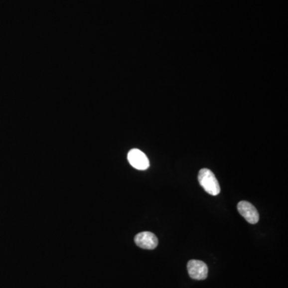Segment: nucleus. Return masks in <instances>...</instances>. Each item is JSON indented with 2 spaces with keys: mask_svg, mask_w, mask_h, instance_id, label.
Masks as SVG:
<instances>
[{
  "mask_svg": "<svg viewBox=\"0 0 288 288\" xmlns=\"http://www.w3.org/2000/svg\"><path fill=\"white\" fill-rule=\"evenodd\" d=\"M198 180L206 192L211 195H219L220 186L214 173L209 169L203 168L199 170Z\"/></svg>",
  "mask_w": 288,
  "mask_h": 288,
  "instance_id": "1",
  "label": "nucleus"
},
{
  "mask_svg": "<svg viewBox=\"0 0 288 288\" xmlns=\"http://www.w3.org/2000/svg\"><path fill=\"white\" fill-rule=\"evenodd\" d=\"M188 274L193 280H205L208 275L207 264L200 260H191L187 264Z\"/></svg>",
  "mask_w": 288,
  "mask_h": 288,
  "instance_id": "2",
  "label": "nucleus"
},
{
  "mask_svg": "<svg viewBox=\"0 0 288 288\" xmlns=\"http://www.w3.org/2000/svg\"><path fill=\"white\" fill-rule=\"evenodd\" d=\"M128 162L134 168L138 170H146L148 168L150 162L146 154L139 149H132L128 155Z\"/></svg>",
  "mask_w": 288,
  "mask_h": 288,
  "instance_id": "3",
  "label": "nucleus"
},
{
  "mask_svg": "<svg viewBox=\"0 0 288 288\" xmlns=\"http://www.w3.org/2000/svg\"><path fill=\"white\" fill-rule=\"evenodd\" d=\"M238 211L239 213L244 218V219L251 223V224H256L260 219V215L258 213V211L256 207L252 205V203L247 201H241L238 203Z\"/></svg>",
  "mask_w": 288,
  "mask_h": 288,
  "instance_id": "4",
  "label": "nucleus"
},
{
  "mask_svg": "<svg viewBox=\"0 0 288 288\" xmlns=\"http://www.w3.org/2000/svg\"><path fill=\"white\" fill-rule=\"evenodd\" d=\"M136 245L143 249L153 250L158 246V239L154 234L144 232L138 234L135 237Z\"/></svg>",
  "mask_w": 288,
  "mask_h": 288,
  "instance_id": "5",
  "label": "nucleus"
}]
</instances>
